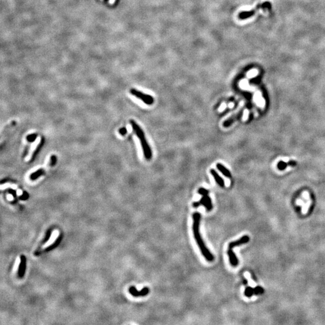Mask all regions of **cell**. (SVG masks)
Listing matches in <instances>:
<instances>
[{
    "label": "cell",
    "mask_w": 325,
    "mask_h": 325,
    "mask_svg": "<svg viewBox=\"0 0 325 325\" xmlns=\"http://www.w3.org/2000/svg\"><path fill=\"white\" fill-rule=\"evenodd\" d=\"M200 205H203L206 208L208 211H210L213 208L212 201L211 199L209 197L208 195H205L202 196V198L200 199L199 201Z\"/></svg>",
    "instance_id": "cell-8"
},
{
    "label": "cell",
    "mask_w": 325,
    "mask_h": 325,
    "mask_svg": "<svg viewBox=\"0 0 325 325\" xmlns=\"http://www.w3.org/2000/svg\"><path fill=\"white\" fill-rule=\"evenodd\" d=\"M200 218H201L200 214L199 213H195L193 214V231L194 237L197 243V244L198 245L200 252L203 255V256L205 257V258L208 261H213L214 257L213 255L208 250L207 247L205 246V244L204 243V242L200 236V233H199V225H200Z\"/></svg>",
    "instance_id": "cell-1"
},
{
    "label": "cell",
    "mask_w": 325,
    "mask_h": 325,
    "mask_svg": "<svg viewBox=\"0 0 325 325\" xmlns=\"http://www.w3.org/2000/svg\"><path fill=\"white\" fill-rule=\"evenodd\" d=\"M249 237L247 236V235H244L242 238H240V239H238V240L237 241H235V242H231L228 245V249H231L233 250V249L236 247V246H241L242 244H244L247 243V242H249Z\"/></svg>",
    "instance_id": "cell-7"
},
{
    "label": "cell",
    "mask_w": 325,
    "mask_h": 325,
    "mask_svg": "<svg viewBox=\"0 0 325 325\" xmlns=\"http://www.w3.org/2000/svg\"><path fill=\"white\" fill-rule=\"evenodd\" d=\"M115 1H116V0H109V4H110V5H113V4H114Z\"/></svg>",
    "instance_id": "cell-23"
},
{
    "label": "cell",
    "mask_w": 325,
    "mask_h": 325,
    "mask_svg": "<svg viewBox=\"0 0 325 325\" xmlns=\"http://www.w3.org/2000/svg\"><path fill=\"white\" fill-rule=\"evenodd\" d=\"M57 162V157L55 155H52L51 157V158H50V162H49V165L51 167H53L55 166V164H56Z\"/></svg>",
    "instance_id": "cell-18"
},
{
    "label": "cell",
    "mask_w": 325,
    "mask_h": 325,
    "mask_svg": "<svg viewBox=\"0 0 325 325\" xmlns=\"http://www.w3.org/2000/svg\"><path fill=\"white\" fill-rule=\"evenodd\" d=\"M37 137V135L36 134H30V135H27V140L30 143H32L36 140Z\"/></svg>",
    "instance_id": "cell-17"
},
{
    "label": "cell",
    "mask_w": 325,
    "mask_h": 325,
    "mask_svg": "<svg viewBox=\"0 0 325 325\" xmlns=\"http://www.w3.org/2000/svg\"><path fill=\"white\" fill-rule=\"evenodd\" d=\"M21 261L19 267L18 271V276L20 278H22L25 275V271L26 269V258L24 256H21Z\"/></svg>",
    "instance_id": "cell-9"
},
{
    "label": "cell",
    "mask_w": 325,
    "mask_h": 325,
    "mask_svg": "<svg viewBox=\"0 0 325 325\" xmlns=\"http://www.w3.org/2000/svg\"><path fill=\"white\" fill-rule=\"evenodd\" d=\"M130 124L132 126V128L135 132L136 135L139 139L140 140V144L142 147V149L144 151V157L146 160H151L153 156V153L151 149L149 146V145L148 144V142L145 138L144 132L142 130V129L140 128V126H139V125L135 122L134 120H131Z\"/></svg>",
    "instance_id": "cell-2"
},
{
    "label": "cell",
    "mask_w": 325,
    "mask_h": 325,
    "mask_svg": "<svg viewBox=\"0 0 325 325\" xmlns=\"http://www.w3.org/2000/svg\"><path fill=\"white\" fill-rule=\"evenodd\" d=\"M271 4L269 2H264L263 4H260L258 5L257 7V9H255V10H252L251 11H246V12H241L239 15H238V17L240 19H247V18H249V17H251L252 16H253L255 13V12L257 10H258L260 8H261V9H271Z\"/></svg>",
    "instance_id": "cell-4"
},
{
    "label": "cell",
    "mask_w": 325,
    "mask_h": 325,
    "mask_svg": "<svg viewBox=\"0 0 325 325\" xmlns=\"http://www.w3.org/2000/svg\"><path fill=\"white\" fill-rule=\"evenodd\" d=\"M130 93L136 98L142 101L147 105H152L154 102V99L152 96L144 93L143 92L136 90L135 89H131Z\"/></svg>",
    "instance_id": "cell-3"
},
{
    "label": "cell",
    "mask_w": 325,
    "mask_h": 325,
    "mask_svg": "<svg viewBox=\"0 0 325 325\" xmlns=\"http://www.w3.org/2000/svg\"><path fill=\"white\" fill-rule=\"evenodd\" d=\"M227 254L229 257V260L231 264L234 267L237 266L238 264V260L233 251L231 249H228Z\"/></svg>",
    "instance_id": "cell-10"
},
{
    "label": "cell",
    "mask_w": 325,
    "mask_h": 325,
    "mask_svg": "<svg viewBox=\"0 0 325 325\" xmlns=\"http://www.w3.org/2000/svg\"><path fill=\"white\" fill-rule=\"evenodd\" d=\"M253 291L255 295L261 294L264 292V289H262L261 286H257L255 288L253 289Z\"/></svg>",
    "instance_id": "cell-16"
},
{
    "label": "cell",
    "mask_w": 325,
    "mask_h": 325,
    "mask_svg": "<svg viewBox=\"0 0 325 325\" xmlns=\"http://www.w3.org/2000/svg\"><path fill=\"white\" fill-rule=\"evenodd\" d=\"M129 292L134 297H139V296H145L148 295L149 293V289L148 287H144L140 291H138L135 289V287L131 286L129 289Z\"/></svg>",
    "instance_id": "cell-6"
},
{
    "label": "cell",
    "mask_w": 325,
    "mask_h": 325,
    "mask_svg": "<svg viewBox=\"0 0 325 325\" xmlns=\"http://www.w3.org/2000/svg\"><path fill=\"white\" fill-rule=\"evenodd\" d=\"M44 173H45V170L44 169H39L36 172L32 173L30 175V179L32 181L36 180L38 178H39L42 175H43Z\"/></svg>",
    "instance_id": "cell-13"
},
{
    "label": "cell",
    "mask_w": 325,
    "mask_h": 325,
    "mask_svg": "<svg viewBox=\"0 0 325 325\" xmlns=\"http://www.w3.org/2000/svg\"><path fill=\"white\" fill-rule=\"evenodd\" d=\"M119 133L120 134H121L122 135H125L127 133V130H126V128L125 127H123L120 129H119Z\"/></svg>",
    "instance_id": "cell-20"
},
{
    "label": "cell",
    "mask_w": 325,
    "mask_h": 325,
    "mask_svg": "<svg viewBox=\"0 0 325 325\" xmlns=\"http://www.w3.org/2000/svg\"><path fill=\"white\" fill-rule=\"evenodd\" d=\"M210 173L212 175V176L213 177V178H214L216 182L219 184V186L221 187H224L225 182L224 180L219 176V175L217 173V172L214 169H211Z\"/></svg>",
    "instance_id": "cell-11"
},
{
    "label": "cell",
    "mask_w": 325,
    "mask_h": 325,
    "mask_svg": "<svg viewBox=\"0 0 325 325\" xmlns=\"http://www.w3.org/2000/svg\"><path fill=\"white\" fill-rule=\"evenodd\" d=\"M216 167L217 169L225 177L227 178L231 177V174L230 172L229 171V170L228 169H226L223 164H222L220 163H217L216 164Z\"/></svg>",
    "instance_id": "cell-12"
},
{
    "label": "cell",
    "mask_w": 325,
    "mask_h": 325,
    "mask_svg": "<svg viewBox=\"0 0 325 325\" xmlns=\"http://www.w3.org/2000/svg\"><path fill=\"white\" fill-rule=\"evenodd\" d=\"M243 111L242 110H240V111H238L237 113L233 115L232 116L229 117L228 119L225 120L223 124V126L225 128H228V127L231 126V125H233L234 124V122L238 120L243 116Z\"/></svg>",
    "instance_id": "cell-5"
},
{
    "label": "cell",
    "mask_w": 325,
    "mask_h": 325,
    "mask_svg": "<svg viewBox=\"0 0 325 325\" xmlns=\"http://www.w3.org/2000/svg\"><path fill=\"white\" fill-rule=\"evenodd\" d=\"M244 284H247V280H244Z\"/></svg>",
    "instance_id": "cell-24"
},
{
    "label": "cell",
    "mask_w": 325,
    "mask_h": 325,
    "mask_svg": "<svg viewBox=\"0 0 325 325\" xmlns=\"http://www.w3.org/2000/svg\"><path fill=\"white\" fill-rule=\"evenodd\" d=\"M254 294L253 289L251 287H247L244 290V295L247 298H251Z\"/></svg>",
    "instance_id": "cell-15"
},
{
    "label": "cell",
    "mask_w": 325,
    "mask_h": 325,
    "mask_svg": "<svg viewBox=\"0 0 325 325\" xmlns=\"http://www.w3.org/2000/svg\"><path fill=\"white\" fill-rule=\"evenodd\" d=\"M50 235H51V230H49V231H48L46 235V237H45V240L42 242V245L45 244L49 239V237H50Z\"/></svg>",
    "instance_id": "cell-21"
},
{
    "label": "cell",
    "mask_w": 325,
    "mask_h": 325,
    "mask_svg": "<svg viewBox=\"0 0 325 325\" xmlns=\"http://www.w3.org/2000/svg\"><path fill=\"white\" fill-rule=\"evenodd\" d=\"M288 164L291 167H295L297 165V162H296L295 161H290L288 162Z\"/></svg>",
    "instance_id": "cell-22"
},
{
    "label": "cell",
    "mask_w": 325,
    "mask_h": 325,
    "mask_svg": "<svg viewBox=\"0 0 325 325\" xmlns=\"http://www.w3.org/2000/svg\"><path fill=\"white\" fill-rule=\"evenodd\" d=\"M44 142H45V139H44V138H42V139H41V140H40V143H39V144H38V146H37V148H36L35 151H34V153H33V155H32V157H31V162H32V161H33V160H35V158H36V157L37 156V153H39V151H40V149H42L43 145L44 144Z\"/></svg>",
    "instance_id": "cell-14"
},
{
    "label": "cell",
    "mask_w": 325,
    "mask_h": 325,
    "mask_svg": "<svg viewBox=\"0 0 325 325\" xmlns=\"http://www.w3.org/2000/svg\"><path fill=\"white\" fill-rule=\"evenodd\" d=\"M198 193L200 194V195H202V196L205 195H208V190L205 189H204V188H200V189H199L198 190Z\"/></svg>",
    "instance_id": "cell-19"
}]
</instances>
